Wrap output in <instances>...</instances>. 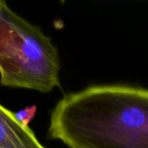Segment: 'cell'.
Masks as SVG:
<instances>
[{"label":"cell","mask_w":148,"mask_h":148,"mask_svg":"<svg viewBox=\"0 0 148 148\" xmlns=\"http://www.w3.org/2000/svg\"><path fill=\"white\" fill-rule=\"evenodd\" d=\"M60 69L51 38L0 0V83L48 93L60 87Z\"/></svg>","instance_id":"cell-2"},{"label":"cell","mask_w":148,"mask_h":148,"mask_svg":"<svg viewBox=\"0 0 148 148\" xmlns=\"http://www.w3.org/2000/svg\"><path fill=\"white\" fill-rule=\"evenodd\" d=\"M0 148H3V147H2V146H0Z\"/></svg>","instance_id":"cell-4"},{"label":"cell","mask_w":148,"mask_h":148,"mask_svg":"<svg viewBox=\"0 0 148 148\" xmlns=\"http://www.w3.org/2000/svg\"><path fill=\"white\" fill-rule=\"evenodd\" d=\"M36 113V107L31 106V107H27L22 110H19L18 112L14 113V114L19 123H21L23 127H29L28 125L35 117Z\"/></svg>","instance_id":"cell-3"},{"label":"cell","mask_w":148,"mask_h":148,"mask_svg":"<svg viewBox=\"0 0 148 148\" xmlns=\"http://www.w3.org/2000/svg\"><path fill=\"white\" fill-rule=\"evenodd\" d=\"M49 136L69 148H148V89L102 85L66 95Z\"/></svg>","instance_id":"cell-1"}]
</instances>
